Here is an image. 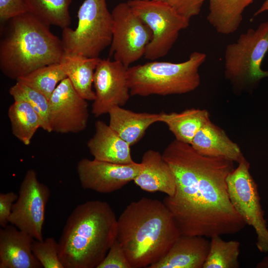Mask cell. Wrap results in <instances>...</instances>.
I'll use <instances>...</instances> for the list:
<instances>
[{
    "mask_svg": "<svg viewBox=\"0 0 268 268\" xmlns=\"http://www.w3.org/2000/svg\"><path fill=\"white\" fill-rule=\"evenodd\" d=\"M162 156L175 177L174 194L163 202L173 214L181 235L211 238L235 234L246 225L233 207L226 179L234 162L199 153L176 139Z\"/></svg>",
    "mask_w": 268,
    "mask_h": 268,
    "instance_id": "1",
    "label": "cell"
},
{
    "mask_svg": "<svg viewBox=\"0 0 268 268\" xmlns=\"http://www.w3.org/2000/svg\"><path fill=\"white\" fill-rule=\"evenodd\" d=\"M181 234L163 201L143 197L128 204L117 219L116 239L132 268H148L161 259Z\"/></svg>",
    "mask_w": 268,
    "mask_h": 268,
    "instance_id": "2",
    "label": "cell"
},
{
    "mask_svg": "<svg viewBox=\"0 0 268 268\" xmlns=\"http://www.w3.org/2000/svg\"><path fill=\"white\" fill-rule=\"evenodd\" d=\"M117 219L106 201H89L68 216L58 242L64 268H96L117 238Z\"/></svg>",
    "mask_w": 268,
    "mask_h": 268,
    "instance_id": "3",
    "label": "cell"
},
{
    "mask_svg": "<svg viewBox=\"0 0 268 268\" xmlns=\"http://www.w3.org/2000/svg\"><path fill=\"white\" fill-rule=\"evenodd\" d=\"M2 24L0 69L5 76L17 80L41 67L60 63L65 52L49 25L28 12Z\"/></svg>",
    "mask_w": 268,
    "mask_h": 268,
    "instance_id": "4",
    "label": "cell"
},
{
    "mask_svg": "<svg viewBox=\"0 0 268 268\" xmlns=\"http://www.w3.org/2000/svg\"><path fill=\"white\" fill-rule=\"evenodd\" d=\"M206 55L193 52L181 63L149 61L128 68L131 96H166L183 94L196 89L201 83L199 69Z\"/></svg>",
    "mask_w": 268,
    "mask_h": 268,
    "instance_id": "5",
    "label": "cell"
},
{
    "mask_svg": "<svg viewBox=\"0 0 268 268\" xmlns=\"http://www.w3.org/2000/svg\"><path fill=\"white\" fill-rule=\"evenodd\" d=\"M224 66L225 78L237 92H252L268 77V21L227 45Z\"/></svg>",
    "mask_w": 268,
    "mask_h": 268,
    "instance_id": "6",
    "label": "cell"
},
{
    "mask_svg": "<svg viewBox=\"0 0 268 268\" xmlns=\"http://www.w3.org/2000/svg\"><path fill=\"white\" fill-rule=\"evenodd\" d=\"M75 29H63L65 53L99 58L112 39L113 18L106 0H84L79 8Z\"/></svg>",
    "mask_w": 268,
    "mask_h": 268,
    "instance_id": "7",
    "label": "cell"
},
{
    "mask_svg": "<svg viewBox=\"0 0 268 268\" xmlns=\"http://www.w3.org/2000/svg\"><path fill=\"white\" fill-rule=\"evenodd\" d=\"M127 3L152 32V39L144 55L147 60L154 61L166 56L176 42L180 32L190 25V19L162 1L129 0Z\"/></svg>",
    "mask_w": 268,
    "mask_h": 268,
    "instance_id": "8",
    "label": "cell"
},
{
    "mask_svg": "<svg viewBox=\"0 0 268 268\" xmlns=\"http://www.w3.org/2000/svg\"><path fill=\"white\" fill-rule=\"evenodd\" d=\"M250 163L244 158L226 179L230 201L246 225L254 229L256 246L262 253H268V228L264 217L257 185L250 172Z\"/></svg>",
    "mask_w": 268,
    "mask_h": 268,
    "instance_id": "9",
    "label": "cell"
},
{
    "mask_svg": "<svg viewBox=\"0 0 268 268\" xmlns=\"http://www.w3.org/2000/svg\"><path fill=\"white\" fill-rule=\"evenodd\" d=\"M112 39L110 55L127 67L144 57L152 32L127 2L116 5L112 12Z\"/></svg>",
    "mask_w": 268,
    "mask_h": 268,
    "instance_id": "10",
    "label": "cell"
},
{
    "mask_svg": "<svg viewBox=\"0 0 268 268\" xmlns=\"http://www.w3.org/2000/svg\"><path fill=\"white\" fill-rule=\"evenodd\" d=\"M50 194L49 188L39 181L36 171L28 170L13 204L9 223L35 240H44L43 227Z\"/></svg>",
    "mask_w": 268,
    "mask_h": 268,
    "instance_id": "11",
    "label": "cell"
},
{
    "mask_svg": "<svg viewBox=\"0 0 268 268\" xmlns=\"http://www.w3.org/2000/svg\"><path fill=\"white\" fill-rule=\"evenodd\" d=\"M49 107L51 132L77 134L86 128L89 116L87 100L78 94L67 77L52 94Z\"/></svg>",
    "mask_w": 268,
    "mask_h": 268,
    "instance_id": "12",
    "label": "cell"
},
{
    "mask_svg": "<svg viewBox=\"0 0 268 268\" xmlns=\"http://www.w3.org/2000/svg\"><path fill=\"white\" fill-rule=\"evenodd\" d=\"M128 68L114 60L100 59L93 78L95 98L91 112L95 117L108 114L113 107H123L129 101Z\"/></svg>",
    "mask_w": 268,
    "mask_h": 268,
    "instance_id": "13",
    "label": "cell"
},
{
    "mask_svg": "<svg viewBox=\"0 0 268 268\" xmlns=\"http://www.w3.org/2000/svg\"><path fill=\"white\" fill-rule=\"evenodd\" d=\"M142 168L141 162L121 164L84 158L78 162L76 171L82 188L105 194L134 181Z\"/></svg>",
    "mask_w": 268,
    "mask_h": 268,
    "instance_id": "14",
    "label": "cell"
},
{
    "mask_svg": "<svg viewBox=\"0 0 268 268\" xmlns=\"http://www.w3.org/2000/svg\"><path fill=\"white\" fill-rule=\"evenodd\" d=\"M34 238L10 224L0 229V268H41L34 255Z\"/></svg>",
    "mask_w": 268,
    "mask_h": 268,
    "instance_id": "15",
    "label": "cell"
},
{
    "mask_svg": "<svg viewBox=\"0 0 268 268\" xmlns=\"http://www.w3.org/2000/svg\"><path fill=\"white\" fill-rule=\"evenodd\" d=\"M206 238L181 235L168 253L149 268H202L210 246Z\"/></svg>",
    "mask_w": 268,
    "mask_h": 268,
    "instance_id": "16",
    "label": "cell"
},
{
    "mask_svg": "<svg viewBox=\"0 0 268 268\" xmlns=\"http://www.w3.org/2000/svg\"><path fill=\"white\" fill-rule=\"evenodd\" d=\"M142 168L134 180V184L148 192H160L172 196L176 190L173 173L162 154L148 149L142 155Z\"/></svg>",
    "mask_w": 268,
    "mask_h": 268,
    "instance_id": "17",
    "label": "cell"
},
{
    "mask_svg": "<svg viewBox=\"0 0 268 268\" xmlns=\"http://www.w3.org/2000/svg\"><path fill=\"white\" fill-rule=\"evenodd\" d=\"M87 146L94 159L117 164L135 162L131 146L104 122L95 123V133L88 140Z\"/></svg>",
    "mask_w": 268,
    "mask_h": 268,
    "instance_id": "18",
    "label": "cell"
},
{
    "mask_svg": "<svg viewBox=\"0 0 268 268\" xmlns=\"http://www.w3.org/2000/svg\"><path fill=\"white\" fill-rule=\"evenodd\" d=\"M190 144L206 156L223 157L238 163L245 158L239 145L211 121L200 130Z\"/></svg>",
    "mask_w": 268,
    "mask_h": 268,
    "instance_id": "19",
    "label": "cell"
},
{
    "mask_svg": "<svg viewBox=\"0 0 268 268\" xmlns=\"http://www.w3.org/2000/svg\"><path fill=\"white\" fill-rule=\"evenodd\" d=\"M108 114L110 127L131 146L142 138L151 125L162 120V113H137L121 106L113 107Z\"/></svg>",
    "mask_w": 268,
    "mask_h": 268,
    "instance_id": "20",
    "label": "cell"
},
{
    "mask_svg": "<svg viewBox=\"0 0 268 268\" xmlns=\"http://www.w3.org/2000/svg\"><path fill=\"white\" fill-rule=\"evenodd\" d=\"M100 59L65 53L60 63L74 89L87 101H93L95 98L92 85Z\"/></svg>",
    "mask_w": 268,
    "mask_h": 268,
    "instance_id": "21",
    "label": "cell"
},
{
    "mask_svg": "<svg viewBox=\"0 0 268 268\" xmlns=\"http://www.w3.org/2000/svg\"><path fill=\"white\" fill-rule=\"evenodd\" d=\"M209 3L208 23L219 33L231 34L240 27L243 14L254 0H206Z\"/></svg>",
    "mask_w": 268,
    "mask_h": 268,
    "instance_id": "22",
    "label": "cell"
},
{
    "mask_svg": "<svg viewBox=\"0 0 268 268\" xmlns=\"http://www.w3.org/2000/svg\"><path fill=\"white\" fill-rule=\"evenodd\" d=\"M210 121L205 109L191 108L181 112L162 113L161 122L165 124L175 139L191 144L200 130Z\"/></svg>",
    "mask_w": 268,
    "mask_h": 268,
    "instance_id": "23",
    "label": "cell"
},
{
    "mask_svg": "<svg viewBox=\"0 0 268 268\" xmlns=\"http://www.w3.org/2000/svg\"><path fill=\"white\" fill-rule=\"evenodd\" d=\"M13 135L25 145H29L39 128L42 127L41 120L27 102L14 100L8 109Z\"/></svg>",
    "mask_w": 268,
    "mask_h": 268,
    "instance_id": "24",
    "label": "cell"
},
{
    "mask_svg": "<svg viewBox=\"0 0 268 268\" xmlns=\"http://www.w3.org/2000/svg\"><path fill=\"white\" fill-rule=\"evenodd\" d=\"M27 12L45 24L62 29L71 22L69 8L72 0H23Z\"/></svg>",
    "mask_w": 268,
    "mask_h": 268,
    "instance_id": "25",
    "label": "cell"
},
{
    "mask_svg": "<svg viewBox=\"0 0 268 268\" xmlns=\"http://www.w3.org/2000/svg\"><path fill=\"white\" fill-rule=\"evenodd\" d=\"M220 235L211 237L208 254L202 268H238L240 242L223 240Z\"/></svg>",
    "mask_w": 268,
    "mask_h": 268,
    "instance_id": "26",
    "label": "cell"
},
{
    "mask_svg": "<svg viewBox=\"0 0 268 268\" xmlns=\"http://www.w3.org/2000/svg\"><path fill=\"white\" fill-rule=\"evenodd\" d=\"M67 77L59 63L41 67L20 77L16 81L36 90L49 100L57 85Z\"/></svg>",
    "mask_w": 268,
    "mask_h": 268,
    "instance_id": "27",
    "label": "cell"
},
{
    "mask_svg": "<svg viewBox=\"0 0 268 268\" xmlns=\"http://www.w3.org/2000/svg\"><path fill=\"white\" fill-rule=\"evenodd\" d=\"M9 94L14 100L27 102L39 116L43 130L50 133L49 127V100L36 90L18 81L9 90Z\"/></svg>",
    "mask_w": 268,
    "mask_h": 268,
    "instance_id": "28",
    "label": "cell"
},
{
    "mask_svg": "<svg viewBox=\"0 0 268 268\" xmlns=\"http://www.w3.org/2000/svg\"><path fill=\"white\" fill-rule=\"evenodd\" d=\"M32 252L44 268H64L58 253V243L53 237H48L45 240L34 239Z\"/></svg>",
    "mask_w": 268,
    "mask_h": 268,
    "instance_id": "29",
    "label": "cell"
},
{
    "mask_svg": "<svg viewBox=\"0 0 268 268\" xmlns=\"http://www.w3.org/2000/svg\"><path fill=\"white\" fill-rule=\"evenodd\" d=\"M96 268H132V267L123 247L116 239Z\"/></svg>",
    "mask_w": 268,
    "mask_h": 268,
    "instance_id": "30",
    "label": "cell"
},
{
    "mask_svg": "<svg viewBox=\"0 0 268 268\" xmlns=\"http://www.w3.org/2000/svg\"><path fill=\"white\" fill-rule=\"evenodd\" d=\"M164 2L182 16L191 19L199 14L206 0H155Z\"/></svg>",
    "mask_w": 268,
    "mask_h": 268,
    "instance_id": "31",
    "label": "cell"
},
{
    "mask_svg": "<svg viewBox=\"0 0 268 268\" xmlns=\"http://www.w3.org/2000/svg\"><path fill=\"white\" fill-rule=\"evenodd\" d=\"M26 12L23 0H0V20L2 23Z\"/></svg>",
    "mask_w": 268,
    "mask_h": 268,
    "instance_id": "32",
    "label": "cell"
},
{
    "mask_svg": "<svg viewBox=\"0 0 268 268\" xmlns=\"http://www.w3.org/2000/svg\"><path fill=\"white\" fill-rule=\"evenodd\" d=\"M18 195L13 192L0 194V226L3 227L8 225L14 202Z\"/></svg>",
    "mask_w": 268,
    "mask_h": 268,
    "instance_id": "33",
    "label": "cell"
},
{
    "mask_svg": "<svg viewBox=\"0 0 268 268\" xmlns=\"http://www.w3.org/2000/svg\"><path fill=\"white\" fill-rule=\"evenodd\" d=\"M268 11V0H266L254 14V16H257L263 12Z\"/></svg>",
    "mask_w": 268,
    "mask_h": 268,
    "instance_id": "34",
    "label": "cell"
},
{
    "mask_svg": "<svg viewBox=\"0 0 268 268\" xmlns=\"http://www.w3.org/2000/svg\"><path fill=\"white\" fill-rule=\"evenodd\" d=\"M256 268H268V254L257 264Z\"/></svg>",
    "mask_w": 268,
    "mask_h": 268,
    "instance_id": "35",
    "label": "cell"
}]
</instances>
